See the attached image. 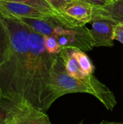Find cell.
<instances>
[{
    "label": "cell",
    "mask_w": 123,
    "mask_h": 124,
    "mask_svg": "<svg viewBox=\"0 0 123 124\" xmlns=\"http://www.w3.org/2000/svg\"><path fill=\"white\" fill-rule=\"evenodd\" d=\"M49 90L50 107L58 98L67 94L86 93L95 97V92L91 88L67 73L59 55L52 68Z\"/></svg>",
    "instance_id": "4"
},
{
    "label": "cell",
    "mask_w": 123,
    "mask_h": 124,
    "mask_svg": "<svg viewBox=\"0 0 123 124\" xmlns=\"http://www.w3.org/2000/svg\"><path fill=\"white\" fill-rule=\"evenodd\" d=\"M57 56L48 52L43 36L30 31L23 98L34 108L43 113H46L50 108L49 86Z\"/></svg>",
    "instance_id": "1"
},
{
    "label": "cell",
    "mask_w": 123,
    "mask_h": 124,
    "mask_svg": "<svg viewBox=\"0 0 123 124\" xmlns=\"http://www.w3.org/2000/svg\"><path fill=\"white\" fill-rule=\"evenodd\" d=\"M94 7L83 0H72L63 11V14L85 25L93 20Z\"/></svg>",
    "instance_id": "9"
},
{
    "label": "cell",
    "mask_w": 123,
    "mask_h": 124,
    "mask_svg": "<svg viewBox=\"0 0 123 124\" xmlns=\"http://www.w3.org/2000/svg\"><path fill=\"white\" fill-rule=\"evenodd\" d=\"M58 12L62 13L64 9L71 1L69 0H46Z\"/></svg>",
    "instance_id": "15"
},
{
    "label": "cell",
    "mask_w": 123,
    "mask_h": 124,
    "mask_svg": "<svg viewBox=\"0 0 123 124\" xmlns=\"http://www.w3.org/2000/svg\"><path fill=\"white\" fill-rule=\"evenodd\" d=\"M2 97H3V94H2V92H1V91L0 90V99H1Z\"/></svg>",
    "instance_id": "19"
},
{
    "label": "cell",
    "mask_w": 123,
    "mask_h": 124,
    "mask_svg": "<svg viewBox=\"0 0 123 124\" xmlns=\"http://www.w3.org/2000/svg\"><path fill=\"white\" fill-rule=\"evenodd\" d=\"M14 124H51L48 115L36 109L21 118Z\"/></svg>",
    "instance_id": "12"
},
{
    "label": "cell",
    "mask_w": 123,
    "mask_h": 124,
    "mask_svg": "<svg viewBox=\"0 0 123 124\" xmlns=\"http://www.w3.org/2000/svg\"><path fill=\"white\" fill-rule=\"evenodd\" d=\"M107 1H108V3H110V2H112V1H115L117 0H107Z\"/></svg>",
    "instance_id": "20"
},
{
    "label": "cell",
    "mask_w": 123,
    "mask_h": 124,
    "mask_svg": "<svg viewBox=\"0 0 123 124\" xmlns=\"http://www.w3.org/2000/svg\"><path fill=\"white\" fill-rule=\"evenodd\" d=\"M35 109L27 102L2 97L0 99V124H14Z\"/></svg>",
    "instance_id": "5"
},
{
    "label": "cell",
    "mask_w": 123,
    "mask_h": 124,
    "mask_svg": "<svg viewBox=\"0 0 123 124\" xmlns=\"http://www.w3.org/2000/svg\"><path fill=\"white\" fill-rule=\"evenodd\" d=\"M115 25L105 20H93L91 29H88V32L94 42V46H113Z\"/></svg>",
    "instance_id": "7"
},
{
    "label": "cell",
    "mask_w": 123,
    "mask_h": 124,
    "mask_svg": "<svg viewBox=\"0 0 123 124\" xmlns=\"http://www.w3.org/2000/svg\"><path fill=\"white\" fill-rule=\"evenodd\" d=\"M83 124V121H82V122H80V123H79V124Z\"/></svg>",
    "instance_id": "21"
},
{
    "label": "cell",
    "mask_w": 123,
    "mask_h": 124,
    "mask_svg": "<svg viewBox=\"0 0 123 124\" xmlns=\"http://www.w3.org/2000/svg\"><path fill=\"white\" fill-rule=\"evenodd\" d=\"M114 40H117L123 44V23L117 24L115 27Z\"/></svg>",
    "instance_id": "16"
},
{
    "label": "cell",
    "mask_w": 123,
    "mask_h": 124,
    "mask_svg": "<svg viewBox=\"0 0 123 124\" xmlns=\"http://www.w3.org/2000/svg\"><path fill=\"white\" fill-rule=\"evenodd\" d=\"M105 20L115 25L123 23V0L107 3L100 7H94L93 20Z\"/></svg>",
    "instance_id": "8"
},
{
    "label": "cell",
    "mask_w": 123,
    "mask_h": 124,
    "mask_svg": "<svg viewBox=\"0 0 123 124\" xmlns=\"http://www.w3.org/2000/svg\"><path fill=\"white\" fill-rule=\"evenodd\" d=\"M97 124H123V122H109L107 121H103L101 123Z\"/></svg>",
    "instance_id": "18"
},
{
    "label": "cell",
    "mask_w": 123,
    "mask_h": 124,
    "mask_svg": "<svg viewBox=\"0 0 123 124\" xmlns=\"http://www.w3.org/2000/svg\"><path fill=\"white\" fill-rule=\"evenodd\" d=\"M73 52L82 71L87 75H93L95 70V67L86 52L75 47L73 49Z\"/></svg>",
    "instance_id": "13"
},
{
    "label": "cell",
    "mask_w": 123,
    "mask_h": 124,
    "mask_svg": "<svg viewBox=\"0 0 123 124\" xmlns=\"http://www.w3.org/2000/svg\"><path fill=\"white\" fill-rule=\"evenodd\" d=\"M91 4L94 7H100L108 3L107 0H83Z\"/></svg>",
    "instance_id": "17"
},
{
    "label": "cell",
    "mask_w": 123,
    "mask_h": 124,
    "mask_svg": "<svg viewBox=\"0 0 123 124\" xmlns=\"http://www.w3.org/2000/svg\"><path fill=\"white\" fill-rule=\"evenodd\" d=\"M0 13L4 17L13 19H19L21 17L46 19L47 17L51 16L29 5L4 0H0Z\"/></svg>",
    "instance_id": "6"
},
{
    "label": "cell",
    "mask_w": 123,
    "mask_h": 124,
    "mask_svg": "<svg viewBox=\"0 0 123 124\" xmlns=\"http://www.w3.org/2000/svg\"><path fill=\"white\" fill-rule=\"evenodd\" d=\"M46 49L49 53L51 54L59 55L62 51V47L58 42V41L51 36H44Z\"/></svg>",
    "instance_id": "14"
},
{
    "label": "cell",
    "mask_w": 123,
    "mask_h": 124,
    "mask_svg": "<svg viewBox=\"0 0 123 124\" xmlns=\"http://www.w3.org/2000/svg\"><path fill=\"white\" fill-rule=\"evenodd\" d=\"M69 1H72V0H69Z\"/></svg>",
    "instance_id": "22"
},
{
    "label": "cell",
    "mask_w": 123,
    "mask_h": 124,
    "mask_svg": "<svg viewBox=\"0 0 123 124\" xmlns=\"http://www.w3.org/2000/svg\"><path fill=\"white\" fill-rule=\"evenodd\" d=\"M73 49L74 47H63L59 54L64 62L66 71L72 77L91 88L95 92V97L108 110L112 111L117 104L116 97L113 92L105 84H102L94 74L87 75L82 71L74 55Z\"/></svg>",
    "instance_id": "3"
},
{
    "label": "cell",
    "mask_w": 123,
    "mask_h": 124,
    "mask_svg": "<svg viewBox=\"0 0 123 124\" xmlns=\"http://www.w3.org/2000/svg\"><path fill=\"white\" fill-rule=\"evenodd\" d=\"M9 1H15L29 5L41 12L48 15H62L65 14L58 12L46 0H4Z\"/></svg>",
    "instance_id": "11"
},
{
    "label": "cell",
    "mask_w": 123,
    "mask_h": 124,
    "mask_svg": "<svg viewBox=\"0 0 123 124\" xmlns=\"http://www.w3.org/2000/svg\"><path fill=\"white\" fill-rule=\"evenodd\" d=\"M11 55V45L9 33L0 13V65Z\"/></svg>",
    "instance_id": "10"
},
{
    "label": "cell",
    "mask_w": 123,
    "mask_h": 124,
    "mask_svg": "<svg viewBox=\"0 0 123 124\" xmlns=\"http://www.w3.org/2000/svg\"><path fill=\"white\" fill-rule=\"evenodd\" d=\"M17 20L43 36L55 38L62 48L75 47L88 52L94 47L88 29L66 15H51L46 19L21 17Z\"/></svg>",
    "instance_id": "2"
}]
</instances>
